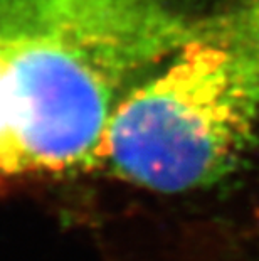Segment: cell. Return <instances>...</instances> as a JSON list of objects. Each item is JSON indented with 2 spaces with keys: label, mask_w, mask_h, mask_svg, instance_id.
I'll use <instances>...</instances> for the list:
<instances>
[{
  "label": "cell",
  "mask_w": 259,
  "mask_h": 261,
  "mask_svg": "<svg viewBox=\"0 0 259 261\" xmlns=\"http://www.w3.org/2000/svg\"><path fill=\"white\" fill-rule=\"evenodd\" d=\"M19 110L24 169L96 162L133 76L76 39L44 32L4 39Z\"/></svg>",
  "instance_id": "cell-2"
},
{
  "label": "cell",
  "mask_w": 259,
  "mask_h": 261,
  "mask_svg": "<svg viewBox=\"0 0 259 261\" xmlns=\"http://www.w3.org/2000/svg\"><path fill=\"white\" fill-rule=\"evenodd\" d=\"M257 125L259 36L244 12L207 22L126 91L96 162L150 191H195L234 169Z\"/></svg>",
  "instance_id": "cell-1"
},
{
  "label": "cell",
  "mask_w": 259,
  "mask_h": 261,
  "mask_svg": "<svg viewBox=\"0 0 259 261\" xmlns=\"http://www.w3.org/2000/svg\"><path fill=\"white\" fill-rule=\"evenodd\" d=\"M251 17H252V22H254V27H256L257 36H259V9H257V10H252V12H251Z\"/></svg>",
  "instance_id": "cell-3"
}]
</instances>
